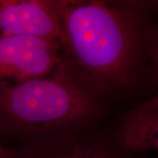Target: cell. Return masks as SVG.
<instances>
[{"label": "cell", "instance_id": "6da1fadb", "mask_svg": "<svg viewBox=\"0 0 158 158\" xmlns=\"http://www.w3.org/2000/svg\"><path fill=\"white\" fill-rule=\"evenodd\" d=\"M158 1L69 0L62 48L112 103L149 85Z\"/></svg>", "mask_w": 158, "mask_h": 158}, {"label": "cell", "instance_id": "7a4b0ae2", "mask_svg": "<svg viewBox=\"0 0 158 158\" xmlns=\"http://www.w3.org/2000/svg\"><path fill=\"white\" fill-rule=\"evenodd\" d=\"M112 104L62 48L48 76L0 88V141L95 129L106 123Z\"/></svg>", "mask_w": 158, "mask_h": 158}, {"label": "cell", "instance_id": "3957f363", "mask_svg": "<svg viewBox=\"0 0 158 158\" xmlns=\"http://www.w3.org/2000/svg\"><path fill=\"white\" fill-rule=\"evenodd\" d=\"M8 158H158L150 152L136 153L126 146L118 130L102 125L79 134L34 139L7 148Z\"/></svg>", "mask_w": 158, "mask_h": 158}, {"label": "cell", "instance_id": "277c9868", "mask_svg": "<svg viewBox=\"0 0 158 158\" xmlns=\"http://www.w3.org/2000/svg\"><path fill=\"white\" fill-rule=\"evenodd\" d=\"M61 53L57 40L0 34V88L48 76Z\"/></svg>", "mask_w": 158, "mask_h": 158}, {"label": "cell", "instance_id": "5b68a950", "mask_svg": "<svg viewBox=\"0 0 158 158\" xmlns=\"http://www.w3.org/2000/svg\"><path fill=\"white\" fill-rule=\"evenodd\" d=\"M69 0H0V34L62 43Z\"/></svg>", "mask_w": 158, "mask_h": 158}, {"label": "cell", "instance_id": "8992f818", "mask_svg": "<svg viewBox=\"0 0 158 158\" xmlns=\"http://www.w3.org/2000/svg\"><path fill=\"white\" fill-rule=\"evenodd\" d=\"M118 127L126 146L132 151H158V90L127 110Z\"/></svg>", "mask_w": 158, "mask_h": 158}, {"label": "cell", "instance_id": "52a82bcc", "mask_svg": "<svg viewBox=\"0 0 158 158\" xmlns=\"http://www.w3.org/2000/svg\"><path fill=\"white\" fill-rule=\"evenodd\" d=\"M149 84L158 90V12L153 23L148 37Z\"/></svg>", "mask_w": 158, "mask_h": 158}, {"label": "cell", "instance_id": "ba28073f", "mask_svg": "<svg viewBox=\"0 0 158 158\" xmlns=\"http://www.w3.org/2000/svg\"><path fill=\"white\" fill-rule=\"evenodd\" d=\"M0 158H8L7 148L5 147L1 141H0Z\"/></svg>", "mask_w": 158, "mask_h": 158}]
</instances>
